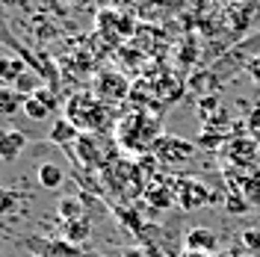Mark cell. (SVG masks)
Segmentation results:
<instances>
[{
  "label": "cell",
  "instance_id": "6da1fadb",
  "mask_svg": "<svg viewBox=\"0 0 260 257\" xmlns=\"http://www.w3.org/2000/svg\"><path fill=\"white\" fill-rule=\"evenodd\" d=\"M162 136L160 121L148 113H130L118 121V130H115V142L121 145L130 154H151L154 142Z\"/></svg>",
  "mask_w": 260,
  "mask_h": 257
},
{
  "label": "cell",
  "instance_id": "7a4b0ae2",
  "mask_svg": "<svg viewBox=\"0 0 260 257\" xmlns=\"http://www.w3.org/2000/svg\"><path fill=\"white\" fill-rule=\"evenodd\" d=\"M80 133H101L110 127L113 115L107 110V104L95 98V92H80L68 101V115H65Z\"/></svg>",
  "mask_w": 260,
  "mask_h": 257
},
{
  "label": "cell",
  "instance_id": "3957f363",
  "mask_svg": "<svg viewBox=\"0 0 260 257\" xmlns=\"http://www.w3.org/2000/svg\"><path fill=\"white\" fill-rule=\"evenodd\" d=\"M151 154L162 163V166H180V163L192 160L195 154V145L186 142V139H180V136H160L154 148H151Z\"/></svg>",
  "mask_w": 260,
  "mask_h": 257
},
{
  "label": "cell",
  "instance_id": "277c9868",
  "mask_svg": "<svg viewBox=\"0 0 260 257\" xmlns=\"http://www.w3.org/2000/svg\"><path fill=\"white\" fill-rule=\"evenodd\" d=\"M24 245H27L36 257H92L89 251H83L80 245L62 240V237H50V240H42V237H27Z\"/></svg>",
  "mask_w": 260,
  "mask_h": 257
},
{
  "label": "cell",
  "instance_id": "5b68a950",
  "mask_svg": "<svg viewBox=\"0 0 260 257\" xmlns=\"http://www.w3.org/2000/svg\"><path fill=\"white\" fill-rule=\"evenodd\" d=\"M175 195H178V204L183 210H195V207H201V204L210 201L207 186L198 183V180H189V177H178L175 180Z\"/></svg>",
  "mask_w": 260,
  "mask_h": 257
},
{
  "label": "cell",
  "instance_id": "8992f818",
  "mask_svg": "<svg viewBox=\"0 0 260 257\" xmlns=\"http://www.w3.org/2000/svg\"><path fill=\"white\" fill-rule=\"evenodd\" d=\"M127 95V80L115 71H101L95 80V98H101L104 104H115Z\"/></svg>",
  "mask_w": 260,
  "mask_h": 257
},
{
  "label": "cell",
  "instance_id": "52a82bcc",
  "mask_svg": "<svg viewBox=\"0 0 260 257\" xmlns=\"http://www.w3.org/2000/svg\"><path fill=\"white\" fill-rule=\"evenodd\" d=\"M186 251H201V254H213L219 248V234L213 228H189L183 237Z\"/></svg>",
  "mask_w": 260,
  "mask_h": 257
},
{
  "label": "cell",
  "instance_id": "ba28073f",
  "mask_svg": "<svg viewBox=\"0 0 260 257\" xmlns=\"http://www.w3.org/2000/svg\"><path fill=\"white\" fill-rule=\"evenodd\" d=\"M148 201V207L151 210H169L172 204H178V195H175V183H162V180H154V183H148L145 186V195H142Z\"/></svg>",
  "mask_w": 260,
  "mask_h": 257
},
{
  "label": "cell",
  "instance_id": "9c48e42d",
  "mask_svg": "<svg viewBox=\"0 0 260 257\" xmlns=\"http://www.w3.org/2000/svg\"><path fill=\"white\" fill-rule=\"evenodd\" d=\"M56 110V98L50 95V92H36V95L24 98V115L32 118V121H42V118H48L50 113Z\"/></svg>",
  "mask_w": 260,
  "mask_h": 257
},
{
  "label": "cell",
  "instance_id": "30bf717a",
  "mask_svg": "<svg viewBox=\"0 0 260 257\" xmlns=\"http://www.w3.org/2000/svg\"><path fill=\"white\" fill-rule=\"evenodd\" d=\"M24 148H27V136H24L21 130H15V127L0 130V160L3 163L18 160V157L24 154Z\"/></svg>",
  "mask_w": 260,
  "mask_h": 257
},
{
  "label": "cell",
  "instance_id": "8fae6325",
  "mask_svg": "<svg viewBox=\"0 0 260 257\" xmlns=\"http://www.w3.org/2000/svg\"><path fill=\"white\" fill-rule=\"evenodd\" d=\"M86 198L83 195H62L59 201H56V216L62 219V222H74V219H83L86 213Z\"/></svg>",
  "mask_w": 260,
  "mask_h": 257
},
{
  "label": "cell",
  "instance_id": "7c38bea8",
  "mask_svg": "<svg viewBox=\"0 0 260 257\" xmlns=\"http://www.w3.org/2000/svg\"><path fill=\"white\" fill-rule=\"evenodd\" d=\"M24 62H27V59H21L15 53H0V83H3V86H15V80L27 71Z\"/></svg>",
  "mask_w": 260,
  "mask_h": 257
},
{
  "label": "cell",
  "instance_id": "4fadbf2b",
  "mask_svg": "<svg viewBox=\"0 0 260 257\" xmlns=\"http://www.w3.org/2000/svg\"><path fill=\"white\" fill-rule=\"evenodd\" d=\"M89 237H92V222L86 216L74 219V222H62V240L74 242V245H83Z\"/></svg>",
  "mask_w": 260,
  "mask_h": 257
},
{
  "label": "cell",
  "instance_id": "5bb4252c",
  "mask_svg": "<svg viewBox=\"0 0 260 257\" xmlns=\"http://www.w3.org/2000/svg\"><path fill=\"white\" fill-rule=\"evenodd\" d=\"M0 39L6 42V48L12 50V53L24 56V59H27V65H30L32 71H39V68H42V65L36 62V59H30V56H27V50L21 48V42H18L15 36H9V24H6V15H3V3H0Z\"/></svg>",
  "mask_w": 260,
  "mask_h": 257
},
{
  "label": "cell",
  "instance_id": "9a60e30c",
  "mask_svg": "<svg viewBox=\"0 0 260 257\" xmlns=\"http://www.w3.org/2000/svg\"><path fill=\"white\" fill-rule=\"evenodd\" d=\"M39 183H42V189H59L65 180V172L56 166V163H42L39 166Z\"/></svg>",
  "mask_w": 260,
  "mask_h": 257
},
{
  "label": "cell",
  "instance_id": "2e32d148",
  "mask_svg": "<svg viewBox=\"0 0 260 257\" xmlns=\"http://www.w3.org/2000/svg\"><path fill=\"white\" fill-rule=\"evenodd\" d=\"M77 136H80V130L74 127L68 118H56V121H53V130H50V142L53 145H65V148H68Z\"/></svg>",
  "mask_w": 260,
  "mask_h": 257
},
{
  "label": "cell",
  "instance_id": "e0dca14e",
  "mask_svg": "<svg viewBox=\"0 0 260 257\" xmlns=\"http://www.w3.org/2000/svg\"><path fill=\"white\" fill-rule=\"evenodd\" d=\"M18 110H24V95H18L12 86L0 83V115H15Z\"/></svg>",
  "mask_w": 260,
  "mask_h": 257
},
{
  "label": "cell",
  "instance_id": "ac0fdd59",
  "mask_svg": "<svg viewBox=\"0 0 260 257\" xmlns=\"http://www.w3.org/2000/svg\"><path fill=\"white\" fill-rule=\"evenodd\" d=\"M12 89H15L18 95H24V98L36 95V92L42 89V74H36L32 68H27V71H24V74L15 80V86H12Z\"/></svg>",
  "mask_w": 260,
  "mask_h": 257
},
{
  "label": "cell",
  "instance_id": "d6986e66",
  "mask_svg": "<svg viewBox=\"0 0 260 257\" xmlns=\"http://www.w3.org/2000/svg\"><path fill=\"white\" fill-rule=\"evenodd\" d=\"M21 204V195L15 189H6V186H0V216H9V213H15V207Z\"/></svg>",
  "mask_w": 260,
  "mask_h": 257
},
{
  "label": "cell",
  "instance_id": "ffe728a7",
  "mask_svg": "<svg viewBox=\"0 0 260 257\" xmlns=\"http://www.w3.org/2000/svg\"><path fill=\"white\" fill-rule=\"evenodd\" d=\"M245 195L240 192H231L225 198V210L231 213V216H243V213H248V207H251V201H243Z\"/></svg>",
  "mask_w": 260,
  "mask_h": 257
},
{
  "label": "cell",
  "instance_id": "44dd1931",
  "mask_svg": "<svg viewBox=\"0 0 260 257\" xmlns=\"http://www.w3.org/2000/svg\"><path fill=\"white\" fill-rule=\"evenodd\" d=\"M240 242H243L251 254H260V228H245Z\"/></svg>",
  "mask_w": 260,
  "mask_h": 257
},
{
  "label": "cell",
  "instance_id": "7402d4cb",
  "mask_svg": "<svg viewBox=\"0 0 260 257\" xmlns=\"http://www.w3.org/2000/svg\"><path fill=\"white\" fill-rule=\"evenodd\" d=\"M219 257H260V254H251L243 242H234V245H225V248L219 251Z\"/></svg>",
  "mask_w": 260,
  "mask_h": 257
},
{
  "label": "cell",
  "instance_id": "603a6c76",
  "mask_svg": "<svg viewBox=\"0 0 260 257\" xmlns=\"http://www.w3.org/2000/svg\"><path fill=\"white\" fill-rule=\"evenodd\" d=\"M248 127L254 130V133H260V107L251 113V118H248Z\"/></svg>",
  "mask_w": 260,
  "mask_h": 257
},
{
  "label": "cell",
  "instance_id": "cb8c5ba5",
  "mask_svg": "<svg viewBox=\"0 0 260 257\" xmlns=\"http://www.w3.org/2000/svg\"><path fill=\"white\" fill-rule=\"evenodd\" d=\"M124 257H148L142 248H124Z\"/></svg>",
  "mask_w": 260,
  "mask_h": 257
},
{
  "label": "cell",
  "instance_id": "d4e9b609",
  "mask_svg": "<svg viewBox=\"0 0 260 257\" xmlns=\"http://www.w3.org/2000/svg\"><path fill=\"white\" fill-rule=\"evenodd\" d=\"M180 257H210V254H201V251H186V248H183V254Z\"/></svg>",
  "mask_w": 260,
  "mask_h": 257
},
{
  "label": "cell",
  "instance_id": "484cf974",
  "mask_svg": "<svg viewBox=\"0 0 260 257\" xmlns=\"http://www.w3.org/2000/svg\"><path fill=\"white\" fill-rule=\"evenodd\" d=\"M65 3H86V0H65Z\"/></svg>",
  "mask_w": 260,
  "mask_h": 257
}]
</instances>
